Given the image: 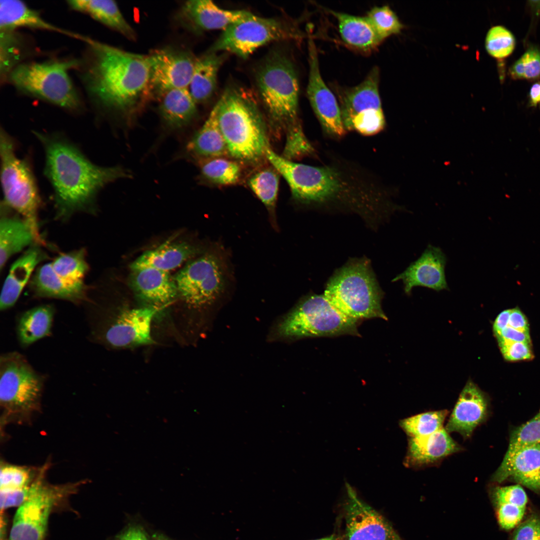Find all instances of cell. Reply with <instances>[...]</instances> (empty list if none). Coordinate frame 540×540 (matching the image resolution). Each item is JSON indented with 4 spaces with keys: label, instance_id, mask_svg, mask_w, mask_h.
I'll list each match as a JSON object with an SVG mask.
<instances>
[{
    "label": "cell",
    "instance_id": "33",
    "mask_svg": "<svg viewBox=\"0 0 540 540\" xmlns=\"http://www.w3.org/2000/svg\"><path fill=\"white\" fill-rule=\"evenodd\" d=\"M226 53L207 52L196 58L192 75L188 86L196 104L209 100L217 84L219 70L226 59Z\"/></svg>",
    "mask_w": 540,
    "mask_h": 540
},
{
    "label": "cell",
    "instance_id": "46",
    "mask_svg": "<svg viewBox=\"0 0 540 540\" xmlns=\"http://www.w3.org/2000/svg\"><path fill=\"white\" fill-rule=\"evenodd\" d=\"M514 79H535L540 76V50L531 46L510 68Z\"/></svg>",
    "mask_w": 540,
    "mask_h": 540
},
{
    "label": "cell",
    "instance_id": "5",
    "mask_svg": "<svg viewBox=\"0 0 540 540\" xmlns=\"http://www.w3.org/2000/svg\"><path fill=\"white\" fill-rule=\"evenodd\" d=\"M78 62L76 59L25 62L10 72L6 82L24 95L80 114L84 102L69 74Z\"/></svg>",
    "mask_w": 540,
    "mask_h": 540
},
{
    "label": "cell",
    "instance_id": "45",
    "mask_svg": "<svg viewBox=\"0 0 540 540\" xmlns=\"http://www.w3.org/2000/svg\"><path fill=\"white\" fill-rule=\"evenodd\" d=\"M538 444H540V411L532 420L513 432L505 456L522 448Z\"/></svg>",
    "mask_w": 540,
    "mask_h": 540
},
{
    "label": "cell",
    "instance_id": "49",
    "mask_svg": "<svg viewBox=\"0 0 540 540\" xmlns=\"http://www.w3.org/2000/svg\"><path fill=\"white\" fill-rule=\"evenodd\" d=\"M498 506L499 524L506 530L515 527L522 520L525 512L524 508L512 504H502Z\"/></svg>",
    "mask_w": 540,
    "mask_h": 540
},
{
    "label": "cell",
    "instance_id": "15",
    "mask_svg": "<svg viewBox=\"0 0 540 540\" xmlns=\"http://www.w3.org/2000/svg\"><path fill=\"white\" fill-rule=\"evenodd\" d=\"M156 312L154 306L133 308L88 325V339L116 348L152 344L151 324Z\"/></svg>",
    "mask_w": 540,
    "mask_h": 540
},
{
    "label": "cell",
    "instance_id": "8",
    "mask_svg": "<svg viewBox=\"0 0 540 540\" xmlns=\"http://www.w3.org/2000/svg\"><path fill=\"white\" fill-rule=\"evenodd\" d=\"M16 143L2 128L0 132V182L3 204L20 214L28 224L36 242H44L40 236L38 212L40 197L31 166L28 160L16 154Z\"/></svg>",
    "mask_w": 540,
    "mask_h": 540
},
{
    "label": "cell",
    "instance_id": "52",
    "mask_svg": "<svg viewBox=\"0 0 540 540\" xmlns=\"http://www.w3.org/2000/svg\"><path fill=\"white\" fill-rule=\"evenodd\" d=\"M507 326L518 330L529 332L527 319L518 308L510 309L508 322Z\"/></svg>",
    "mask_w": 540,
    "mask_h": 540
},
{
    "label": "cell",
    "instance_id": "40",
    "mask_svg": "<svg viewBox=\"0 0 540 540\" xmlns=\"http://www.w3.org/2000/svg\"><path fill=\"white\" fill-rule=\"evenodd\" d=\"M278 174L274 168H265L256 173L248 180L249 187L272 216L278 193Z\"/></svg>",
    "mask_w": 540,
    "mask_h": 540
},
{
    "label": "cell",
    "instance_id": "2",
    "mask_svg": "<svg viewBox=\"0 0 540 540\" xmlns=\"http://www.w3.org/2000/svg\"><path fill=\"white\" fill-rule=\"evenodd\" d=\"M32 132L44 150V174L54 191L58 219L66 220L78 212H93L102 188L130 176L120 166H102L93 163L60 132Z\"/></svg>",
    "mask_w": 540,
    "mask_h": 540
},
{
    "label": "cell",
    "instance_id": "31",
    "mask_svg": "<svg viewBox=\"0 0 540 540\" xmlns=\"http://www.w3.org/2000/svg\"><path fill=\"white\" fill-rule=\"evenodd\" d=\"M72 10L88 15L130 40H136V33L125 19L113 0H70L66 1Z\"/></svg>",
    "mask_w": 540,
    "mask_h": 540
},
{
    "label": "cell",
    "instance_id": "38",
    "mask_svg": "<svg viewBox=\"0 0 540 540\" xmlns=\"http://www.w3.org/2000/svg\"><path fill=\"white\" fill-rule=\"evenodd\" d=\"M85 248H82L60 254L52 262L56 273L72 285L84 284V279L89 269Z\"/></svg>",
    "mask_w": 540,
    "mask_h": 540
},
{
    "label": "cell",
    "instance_id": "41",
    "mask_svg": "<svg viewBox=\"0 0 540 540\" xmlns=\"http://www.w3.org/2000/svg\"><path fill=\"white\" fill-rule=\"evenodd\" d=\"M446 410L428 412L402 420L400 425L410 438L429 435L442 428Z\"/></svg>",
    "mask_w": 540,
    "mask_h": 540
},
{
    "label": "cell",
    "instance_id": "32",
    "mask_svg": "<svg viewBox=\"0 0 540 540\" xmlns=\"http://www.w3.org/2000/svg\"><path fill=\"white\" fill-rule=\"evenodd\" d=\"M338 22L340 38L348 46L364 53L372 52L382 42L366 16L330 10Z\"/></svg>",
    "mask_w": 540,
    "mask_h": 540
},
{
    "label": "cell",
    "instance_id": "51",
    "mask_svg": "<svg viewBox=\"0 0 540 540\" xmlns=\"http://www.w3.org/2000/svg\"><path fill=\"white\" fill-rule=\"evenodd\" d=\"M494 334L498 344L505 342H516L531 344L529 332L518 330L508 326Z\"/></svg>",
    "mask_w": 540,
    "mask_h": 540
},
{
    "label": "cell",
    "instance_id": "47",
    "mask_svg": "<svg viewBox=\"0 0 540 540\" xmlns=\"http://www.w3.org/2000/svg\"><path fill=\"white\" fill-rule=\"evenodd\" d=\"M494 498L498 506L508 504L521 508H526L527 496L519 485L496 487L494 492Z\"/></svg>",
    "mask_w": 540,
    "mask_h": 540
},
{
    "label": "cell",
    "instance_id": "34",
    "mask_svg": "<svg viewBox=\"0 0 540 540\" xmlns=\"http://www.w3.org/2000/svg\"><path fill=\"white\" fill-rule=\"evenodd\" d=\"M158 100L161 118L171 129L188 125L196 115V104L188 88L170 90Z\"/></svg>",
    "mask_w": 540,
    "mask_h": 540
},
{
    "label": "cell",
    "instance_id": "17",
    "mask_svg": "<svg viewBox=\"0 0 540 540\" xmlns=\"http://www.w3.org/2000/svg\"><path fill=\"white\" fill-rule=\"evenodd\" d=\"M308 50L310 68L306 93L308 100L325 135L340 140L348 132L342 122L338 101L321 76L317 49L311 38H308Z\"/></svg>",
    "mask_w": 540,
    "mask_h": 540
},
{
    "label": "cell",
    "instance_id": "26",
    "mask_svg": "<svg viewBox=\"0 0 540 540\" xmlns=\"http://www.w3.org/2000/svg\"><path fill=\"white\" fill-rule=\"evenodd\" d=\"M22 28L54 32L80 40L82 36L49 22L22 0H1L0 30H17Z\"/></svg>",
    "mask_w": 540,
    "mask_h": 540
},
{
    "label": "cell",
    "instance_id": "7",
    "mask_svg": "<svg viewBox=\"0 0 540 540\" xmlns=\"http://www.w3.org/2000/svg\"><path fill=\"white\" fill-rule=\"evenodd\" d=\"M324 295L340 314L356 322L374 318L388 320L381 307L382 292L364 260L353 261L337 271Z\"/></svg>",
    "mask_w": 540,
    "mask_h": 540
},
{
    "label": "cell",
    "instance_id": "23",
    "mask_svg": "<svg viewBox=\"0 0 540 540\" xmlns=\"http://www.w3.org/2000/svg\"><path fill=\"white\" fill-rule=\"evenodd\" d=\"M30 289L36 298H56L78 305L88 300L90 288L86 284L72 285L58 276L50 262L36 270L30 282Z\"/></svg>",
    "mask_w": 540,
    "mask_h": 540
},
{
    "label": "cell",
    "instance_id": "10",
    "mask_svg": "<svg viewBox=\"0 0 540 540\" xmlns=\"http://www.w3.org/2000/svg\"><path fill=\"white\" fill-rule=\"evenodd\" d=\"M48 464L39 470L26 498L18 506L8 540H43L53 509L84 484L82 482L48 484L45 480Z\"/></svg>",
    "mask_w": 540,
    "mask_h": 540
},
{
    "label": "cell",
    "instance_id": "6",
    "mask_svg": "<svg viewBox=\"0 0 540 540\" xmlns=\"http://www.w3.org/2000/svg\"><path fill=\"white\" fill-rule=\"evenodd\" d=\"M256 81L260 100L272 122L286 128L300 122L298 76L284 50L275 48L268 54L256 70Z\"/></svg>",
    "mask_w": 540,
    "mask_h": 540
},
{
    "label": "cell",
    "instance_id": "19",
    "mask_svg": "<svg viewBox=\"0 0 540 540\" xmlns=\"http://www.w3.org/2000/svg\"><path fill=\"white\" fill-rule=\"evenodd\" d=\"M253 14L244 10H230L219 7L210 0L185 2L176 14V20L186 30L197 34L222 30L254 18Z\"/></svg>",
    "mask_w": 540,
    "mask_h": 540
},
{
    "label": "cell",
    "instance_id": "42",
    "mask_svg": "<svg viewBox=\"0 0 540 540\" xmlns=\"http://www.w3.org/2000/svg\"><path fill=\"white\" fill-rule=\"evenodd\" d=\"M286 142L282 156L291 161L316 154V150L304 132L301 122L286 128Z\"/></svg>",
    "mask_w": 540,
    "mask_h": 540
},
{
    "label": "cell",
    "instance_id": "25",
    "mask_svg": "<svg viewBox=\"0 0 540 540\" xmlns=\"http://www.w3.org/2000/svg\"><path fill=\"white\" fill-rule=\"evenodd\" d=\"M461 449V446L442 428L429 435L410 438L404 464L408 466L432 464Z\"/></svg>",
    "mask_w": 540,
    "mask_h": 540
},
{
    "label": "cell",
    "instance_id": "30",
    "mask_svg": "<svg viewBox=\"0 0 540 540\" xmlns=\"http://www.w3.org/2000/svg\"><path fill=\"white\" fill-rule=\"evenodd\" d=\"M1 209L3 210L0 222V268L2 270L12 256L36 242L31 228L22 216L8 215L2 204Z\"/></svg>",
    "mask_w": 540,
    "mask_h": 540
},
{
    "label": "cell",
    "instance_id": "9",
    "mask_svg": "<svg viewBox=\"0 0 540 540\" xmlns=\"http://www.w3.org/2000/svg\"><path fill=\"white\" fill-rule=\"evenodd\" d=\"M46 376L14 351L0 356V405L4 424L24 420L39 411Z\"/></svg>",
    "mask_w": 540,
    "mask_h": 540
},
{
    "label": "cell",
    "instance_id": "27",
    "mask_svg": "<svg viewBox=\"0 0 540 540\" xmlns=\"http://www.w3.org/2000/svg\"><path fill=\"white\" fill-rule=\"evenodd\" d=\"M131 284L142 298L156 304L170 302L178 292L174 279L168 272L154 268L132 270Z\"/></svg>",
    "mask_w": 540,
    "mask_h": 540
},
{
    "label": "cell",
    "instance_id": "18",
    "mask_svg": "<svg viewBox=\"0 0 540 540\" xmlns=\"http://www.w3.org/2000/svg\"><path fill=\"white\" fill-rule=\"evenodd\" d=\"M344 503L346 540H402L388 521L349 484Z\"/></svg>",
    "mask_w": 540,
    "mask_h": 540
},
{
    "label": "cell",
    "instance_id": "24",
    "mask_svg": "<svg viewBox=\"0 0 540 540\" xmlns=\"http://www.w3.org/2000/svg\"><path fill=\"white\" fill-rule=\"evenodd\" d=\"M38 244L30 246L12 265L5 280L0 296V310L12 308L24 288L32 278L36 266L46 256Z\"/></svg>",
    "mask_w": 540,
    "mask_h": 540
},
{
    "label": "cell",
    "instance_id": "36",
    "mask_svg": "<svg viewBox=\"0 0 540 540\" xmlns=\"http://www.w3.org/2000/svg\"><path fill=\"white\" fill-rule=\"evenodd\" d=\"M192 154L203 159L229 156L227 146L212 109L202 127L187 145Z\"/></svg>",
    "mask_w": 540,
    "mask_h": 540
},
{
    "label": "cell",
    "instance_id": "53",
    "mask_svg": "<svg viewBox=\"0 0 540 540\" xmlns=\"http://www.w3.org/2000/svg\"><path fill=\"white\" fill-rule=\"evenodd\" d=\"M116 540H148V538L142 528L132 526L117 536Z\"/></svg>",
    "mask_w": 540,
    "mask_h": 540
},
{
    "label": "cell",
    "instance_id": "50",
    "mask_svg": "<svg viewBox=\"0 0 540 540\" xmlns=\"http://www.w3.org/2000/svg\"><path fill=\"white\" fill-rule=\"evenodd\" d=\"M512 540H540V518L533 516L522 524Z\"/></svg>",
    "mask_w": 540,
    "mask_h": 540
},
{
    "label": "cell",
    "instance_id": "56",
    "mask_svg": "<svg viewBox=\"0 0 540 540\" xmlns=\"http://www.w3.org/2000/svg\"><path fill=\"white\" fill-rule=\"evenodd\" d=\"M316 540H336V536L334 535H331L330 536H327L322 538Z\"/></svg>",
    "mask_w": 540,
    "mask_h": 540
},
{
    "label": "cell",
    "instance_id": "20",
    "mask_svg": "<svg viewBox=\"0 0 540 540\" xmlns=\"http://www.w3.org/2000/svg\"><path fill=\"white\" fill-rule=\"evenodd\" d=\"M446 263V258L442 250L429 244L420 256L394 280L402 281L408 295L418 286L438 292L448 290L445 275Z\"/></svg>",
    "mask_w": 540,
    "mask_h": 540
},
{
    "label": "cell",
    "instance_id": "13",
    "mask_svg": "<svg viewBox=\"0 0 540 540\" xmlns=\"http://www.w3.org/2000/svg\"><path fill=\"white\" fill-rule=\"evenodd\" d=\"M300 36L298 28L286 20L255 16L222 30L208 52H229L246 58L266 44L296 40Z\"/></svg>",
    "mask_w": 540,
    "mask_h": 540
},
{
    "label": "cell",
    "instance_id": "28",
    "mask_svg": "<svg viewBox=\"0 0 540 540\" xmlns=\"http://www.w3.org/2000/svg\"><path fill=\"white\" fill-rule=\"evenodd\" d=\"M32 468L8 463H1L0 500L1 512L20 506L26 498L32 484L37 474Z\"/></svg>",
    "mask_w": 540,
    "mask_h": 540
},
{
    "label": "cell",
    "instance_id": "35",
    "mask_svg": "<svg viewBox=\"0 0 540 540\" xmlns=\"http://www.w3.org/2000/svg\"><path fill=\"white\" fill-rule=\"evenodd\" d=\"M195 252L192 246L185 242L165 244L144 252L131 264L130 268L132 270L154 268L168 272L180 266Z\"/></svg>",
    "mask_w": 540,
    "mask_h": 540
},
{
    "label": "cell",
    "instance_id": "22",
    "mask_svg": "<svg viewBox=\"0 0 540 540\" xmlns=\"http://www.w3.org/2000/svg\"><path fill=\"white\" fill-rule=\"evenodd\" d=\"M508 478L534 492L540 491V444L504 456L492 480L502 482Z\"/></svg>",
    "mask_w": 540,
    "mask_h": 540
},
{
    "label": "cell",
    "instance_id": "3",
    "mask_svg": "<svg viewBox=\"0 0 540 540\" xmlns=\"http://www.w3.org/2000/svg\"><path fill=\"white\" fill-rule=\"evenodd\" d=\"M86 48L76 68L92 106L124 112L147 98L148 55L125 51L84 36Z\"/></svg>",
    "mask_w": 540,
    "mask_h": 540
},
{
    "label": "cell",
    "instance_id": "39",
    "mask_svg": "<svg viewBox=\"0 0 540 540\" xmlns=\"http://www.w3.org/2000/svg\"><path fill=\"white\" fill-rule=\"evenodd\" d=\"M200 172L204 178L220 185L234 184L241 175L238 163L222 158L204 159L200 163Z\"/></svg>",
    "mask_w": 540,
    "mask_h": 540
},
{
    "label": "cell",
    "instance_id": "55",
    "mask_svg": "<svg viewBox=\"0 0 540 540\" xmlns=\"http://www.w3.org/2000/svg\"><path fill=\"white\" fill-rule=\"evenodd\" d=\"M153 540H168L166 538L165 536H163L162 535H160V534H158V535L155 536H154V538Z\"/></svg>",
    "mask_w": 540,
    "mask_h": 540
},
{
    "label": "cell",
    "instance_id": "37",
    "mask_svg": "<svg viewBox=\"0 0 540 540\" xmlns=\"http://www.w3.org/2000/svg\"><path fill=\"white\" fill-rule=\"evenodd\" d=\"M0 80L5 83L10 72L35 52L27 38L17 30H0Z\"/></svg>",
    "mask_w": 540,
    "mask_h": 540
},
{
    "label": "cell",
    "instance_id": "12",
    "mask_svg": "<svg viewBox=\"0 0 540 540\" xmlns=\"http://www.w3.org/2000/svg\"><path fill=\"white\" fill-rule=\"evenodd\" d=\"M379 82L380 70L375 66L360 84L337 91L342 118L347 132L372 136L384 129L386 122L379 94Z\"/></svg>",
    "mask_w": 540,
    "mask_h": 540
},
{
    "label": "cell",
    "instance_id": "4",
    "mask_svg": "<svg viewBox=\"0 0 540 540\" xmlns=\"http://www.w3.org/2000/svg\"><path fill=\"white\" fill-rule=\"evenodd\" d=\"M225 140L229 156L255 162L265 157L269 148L264 121L256 98L249 90L236 85L226 88L212 108Z\"/></svg>",
    "mask_w": 540,
    "mask_h": 540
},
{
    "label": "cell",
    "instance_id": "1",
    "mask_svg": "<svg viewBox=\"0 0 540 540\" xmlns=\"http://www.w3.org/2000/svg\"><path fill=\"white\" fill-rule=\"evenodd\" d=\"M265 157L286 180L292 197L303 204L336 202L372 208L389 193L376 176L346 160L311 166L288 160L270 148L266 150Z\"/></svg>",
    "mask_w": 540,
    "mask_h": 540
},
{
    "label": "cell",
    "instance_id": "48",
    "mask_svg": "<svg viewBox=\"0 0 540 540\" xmlns=\"http://www.w3.org/2000/svg\"><path fill=\"white\" fill-rule=\"evenodd\" d=\"M498 346L504 358L509 361L530 360L534 356L530 343L505 342Z\"/></svg>",
    "mask_w": 540,
    "mask_h": 540
},
{
    "label": "cell",
    "instance_id": "21",
    "mask_svg": "<svg viewBox=\"0 0 540 540\" xmlns=\"http://www.w3.org/2000/svg\"><path fill=\"white\" fill-rule=\"evenodd\" d=\"M487 412L486 396L476 384L469 380L460 394L446 430L448 432H458L464 438H468L484 421Z\"/></svg>",
    "mask_w": 540,
    "mask_h": 540
},
{
    "label": "cell",
    "instance_id": "44",
    "mask_svg": "<svg viewBox=\"0 0 540 540\" xmlns=\"http://www.w3.org/2000/svg\"><path fill=\"white\" fill-rule=\"evenodd\" d=\"M516 40L512 34L505 27L496 26L488 31L485 40L488 52L496 58H503L513 52Z\"/></svg>",
    "mask_w": 540,
    "mask_h": 540
},
{
    "label": "cell",
    "instance_id": "43",
    "mask_svg": "<svg viewBox=\"0 0 540 540\" xmlns=\"http://www.w3.org/2000/svg\"><path fill=\"white\" fill-rule=\"evenodd\" d=\"M366 16L382 42L391 35L399 34L404 27L395 12L388 6H375Z\"/></svg>",
    "mask_w": 540,
    "mask_h": 540
},
{
    "label": "cell",
    "instance_id": "11",
    "mask_svg": "<svg viewBox=\"0 0 540 540\" xmlns=\"http://www.w3.org/2000/svg\"><path fill=\"white\" fill-rule=\"evenodd\" d=\"M276 332L288 338L359 335L357 322L340 314L324 294L300 300L278 324Z\"/></svg>",
    "mask_w": 540,
    "mask_h": 540
},
{
    "label": "cell",
    "instance_id": "14",
    "mask_svg": "<svg viewBox=\"0 0 540 540\" xmlns=\"http://www.w3.org/2000/svg\"><path fill=\"white\" fill-rule=\"evenodd\" d=\"M228 267L223 252H210L188 263L176 274L178 292L188 304L200 307L212 304L226 290Z\"/></svg>",
    "mask_w": 540,
    "mask_h": 540
},
{
    "label": "cell",
    "instance_id": "54",
    "mask_svg": "<svg viewBox=\"0 0 540 540\" xmlns=\"http://www.w3.org/2000/svg\"><path fill=\"white\" fill-rule=\"evenodd\" d=\"M530 106H536L540 103V82L534 84L529 92Z\"/></svg>",
    "mask_w": 540,
    "mask_h": 540
},
{
    "label": "cell",
    "instance_id": "29",
    "mask_svg": "<svg viewBox=\"0 0 540 540\" xmlns=\"http://www.w3.org/2000/svg\"><path fill=\"white\" fill-rule=\"evenodd\" d=\"M56 308L52 304H42L22 312L16 321V332L20 346L26 348L52 334Z\"/></svg>",
    "mask_w": 540,
    "mask_h": 540
},
{
    "label": "cell",
    "instance_id": "16",
    "mask_svg": "<svg viewBox=\"0 0 540 540\" xmlns=\"http://www.w3.org/2000/svg\"><path fill=\"white\" fill-rule=\"evenodd\" d=\"M148 55L150 69L147 96L158 100L166 92L188 88L196 57L188 50L165 47Z\"/></svg>",
    "mask_w": 540,
    "mask_h": 540
}]
</instances>
